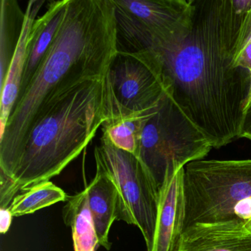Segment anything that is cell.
I'll return each mask as SVG.
<instances>
[{"label": "cell", "mask_w": 251, "mask_h": 251, "mask_svg": "<svg viewBox=\"0 0 251 251\" xmlns=\"http://www.w3.org/2000/svg\"><path fill=\"white\" fill-rule=\"evenodd\" d=\"M106 120L105 79L83 82L42 105L19 151L12 179L20 190L61 174Z\"/></svg>", "instance_id": "3"}, {"label": "cell", "mask_w": 251, "mask_h": 251, "mask_svg": "<svg viewBox=\"0 0 251 251\" xmlns=\"http://www.w3.org/2000/svg\"><path fill=\"white\" fill-rule=\"evenodd\" d=\"M166 89L146 50L119 51L105 77L106 121L155 109Z\"/></svg>", "instance_id": "8"}, {"label": "cell", "mask_w": 251, "mask_h": 251, "mask_svg": "<svg viewBox=\"0 0 251 251\" xmlns=\"http://www.w3.org/2000/svg\"><path fill=\"white\" fill-rule=\"evenodd\" d=\"M176 251H251V228L239 219L195 223L183 230Z\"/></svg>", "instance_id": "10"}, {"label": "cell", "mask_w": 251, "mask_h": 251, "mask_svg": "<svg viewBox=\"0 0 251 251\" xmlns=\"http://www.w3.org/2000/svg\"><path fill=\"white\" fill-rule=\"evenodd\" d=\"M248 224H249L250 227H251V220H250L249 222H248Z\"/></svg>", "instance_id": "22"}, {"label": "cell", "mask_w": 251, "mask_h": 251, "mask_svg": "<svg viewBox=\"0 0 251 251\" xmlns=\"http://www.w3.org/2000/svg\"><path fill=\"white\" fill-rule=\"evenodd\" d=\"M12 212L9 208H0V233L5 234L11 227L13 220Z\"/></svg>", "instance_id": "21"}, {"label": "cell", "mask_w": 251, "mask_h": 251, "mask_svg": "<svg viewBox=\"0 0 251 251\" xmlns=\"http://www.w3.org/2000/svg\"><path fill=\"white\" fill-rule=\"evenodd\" d=\"M19 192L21 190L14 180L0 172V208H9Z\"/></svg>", "instance_id": "18"}, {"label": "cell", "mask_w": 251, "mask_h": 251, "mask_svg": "<svg viewBox=\"0 0 251 251\" xmlns=\"http://www.w3.org/2000/svg\"><path fill=\"white\" fill-rule=\"evenodd\" d=\"M25 13L14 0L1 1L0 18V89L3 86L18 45Z\"/></svg>", "instance_id": "15"}, {"label": "cell", "mask_w": 251, "mask_h": 251, "mask_svg": "<svg viewBox=\"0 0 251 251\" xmlns=\"http://www.w3.org/2000/svg\"><path fill=\"white\" fill-rule=\"evenodd\" d=\"M212 148L166 90L142 132L138 158L160 188L167 169L203 159Z\"/></svg>", "instance_id": "5"}, {"label": "cell", "mask_w": 251, "mask_h": 251, "mask_svg": "<svg viewBox=\"0 0 251 251\" xmlns=\"http://www.w3.org/2000/svg\"><path fill=\"white\" fill-rule=\"evenodd\" d=\"M96 162V174L86 187L88 202L95 223L100 246L110 250V230L118 215L119 192L117 186L105 167Z\"/></svg>", "instance_id": "12"}, {"label": "cell", "mask_w": 251, "mask_h": 251, "mask_svg": "<svg viewBox=\"0 0 251 251\" xmlns=\"http://www.w3.org/2000/svg\"><path fill=\"white\" fill-rule=\"evenodd\" d=\"M239 138H245L251 141V102L244 112Z\"/></svg>", "instance_id": "20"}, {"label": "cell", "mask_w": 251, "mask_h": 251, "mask_svg": "<svg viewBox=\"0 0 251 251\" xmlns=\"http://www.w3.org/2000/svg\"><path fill=\"white\" fill-rule=\"evenodd\" d=\"M184 167H170L159 189L152 251H176L184 228Z\"/></svg>", "instance_id": "9"}, {"label": "cell", "mask_w": 251, "mask_h": 251, "mask_svg": "<svg viewBox=\"0 0 251 251\" xmlns=\"http://www.w3.org/2000/svg\"><path fill=\"white\" fill-rule=\"evenodd\" d=\"M95 161L109 173L119 192L117 220L139 227L152 251L156 230L159 189L145 164L136 155L114 146L102 134L95 149Z\"/></svg>", "instance_id": "6"}, {"label": "cell", "mask_w": 251, "mask_h": 251, "mask_svg": "<svg viewBox=\"0 0 251 251\" xmlns=\"http://www.w3.org/2000/svg\"><path fill=\"white\" fill-rule=\"evenodd\" d=\"M184 228L251 220V159L198 160L184 167Z\"/></svg>", "instance_id": "4"}, {"label": "cell", "mask_w": 251, "mask_h": 251, "mask_svg": "<svg viewBox=\"0 0 251 251\" xmlns=\"http://www.w3.org/2000/svg\"><path fill=\"white\" fill-rule=\"evenodd\" d=\"M158 108L105 121L102 126V134L119 149L138 157L142 132Z\"/></svg>", "instance_id": "16"}, {"label": "cell", "mask_w": 251, "mask_h": 251, "mask_svg": "<svg viewBox=\"0 0 251 251\" xmlns=\"http://www.w3.org/2000/svg\"><path fill=\"white\" fill-rule=\"evenodd\" d=\"M119 48L123 52L149 49L153 44L189 30L194 0H112Z\"/></svg>", "instance_id": "7"}, {"label": "cell", "mask_w": 251, "mask_h": 251, "mask_svg": "<svg viewBox=\"0 0 251 251\" xmlns=\"http://www.w3.org/2000/svg\"><path fill=\"white\" fill-rule=\"evenodd\" d=\"M64 223L71 227L75 251H96L100 246L85 189L69 197L63 208Z\"/></svg>", "instance_id": "14"}, {"label": "cell", "mask_w": 251, "mask_h": 251, "mask_svg": "<svg viewBox=\"0 0 251 251\" xmlns=\"http://www.w3.org/2000/svg\"><path fill=\"white\" fill-rule=\"evenodd\" d=\"M68 2L69 0L52 1L45 14L35 20L29 35L19 97L25 90L49 51L64 20Z\"/></svg>", "instance_id": "11"}, {"label": "cell", "mask_w": 251, "mask_h": 251, "mask_svg": "<svg viewBox=\"0 0 251 251\" xmlns=\"http://www.w3.org/2000/svg\"><path fill=\"white\" fill-rule=\"evenodd\" d=\"M112 0H69L49 51L0 133V172L13 178L19 151L39 108L83 82L105 79L118 54Z\"/></svg>", "instance_id": "2"}, {"label": "cell", "mask_w": 251, "mask_h": 251, "mask_svg": "<svg viewBox=\"0 0 251 251\" xmlns=\"http://www.w3.org/2000/svg\"><path fill=\"white\" fill-rule=\"evenodd\" d=\"M11 202L9 208L14 217L33 214L58 202H64L69 196L51 181L41 182L22 191Z\"/></svg>", "instance_id": "17"}, {"label": "cell", "mask_w": 251, "mask_h": 251, "mask_svg": "<svg viewBox=\"0 0 251 251\" xmlns=\"http://www.w3.org/2000/svg\"><path fill=\"white\" fill-rule=\"evenodd\" d=\"M245 15L232 0H194L189 30L145 50L166 90L213 148L239 139L251 102V73L233 64Z\"/></svg>", "instance_id": "1"}, {"label": "cell", "mask_w": 251, "mask_h": 251, "mask_svg": "<svg viewBox=\"0 0 251 251\" xmlns=\"http://www.w3.org/2000/svg\"><path fill=\"white\" fill-rule=\"evenodd\" d=\"M44 0H30L27 5L23 23L21 36L18 45L13 56L9 70L3 86L1 88V101H0V126L1 133L3 132L11 111L17 102L21 88L23 71L25 64L26 52L29 35L35 20L42 6Z\"/></svg>", "instance_id": "13"}, {"label": "cell", "mask_w": 251, "mask_h": 251, "mask_svg": "<svg viewBox=\"0 0 251 251\" xmlns=\"http://www.w3.org/2000/svg\"><path fill=\"white\" fill-rule=\"evenodd\" d=\"M250 42H251V9L247 13L241 25L236 41L235 56Z\"/></svg>", "instance_id": "19"}]
</instances>
